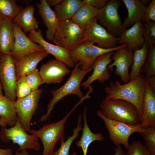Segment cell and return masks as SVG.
Returning <instances> with one entry per match:
<instances>
[{"label":"cell","mask_w":155,"mask_h":155,"mask_svg":"<svg viewBox=\"0 0 155 155\" xmlns=\"http://www.w3.org/2000/svg\"><path fill=\"white\" fill-rule=\"evenodd\" d=\"M142 113L141 123L143 128L155 126V94L146 79L142 100Z\"/></svg>","instance_id":"18"},{"label":"cell","mask_w":155,"mask_h":155,"mask_svg":"<svg viewBox=\"0 0 155 155\" xmlns=\"http://www.w3.org/2000/svg\"><path fill=\"white\" fill-rule=\"evenodd\" d=\"M94 44L91 41H84L69 52L75 64L78 63L82 70H87L91 68L97 58L102 54L127 46L126 44H123L113 49H105L100 48Z\"/></svg>","instance_id":"7"},{"label":"cell","mask_w":155,"mask_h":155,"mask_svg":"<svg viewBox=\"0 0 155 155\" xmlns=\"http://www.w3.org/2000/svg\"><path fill=\"white\" fill-rule=\"evenodd\" d=\"M143 35L145 42L155 45V22L149 21L144 24Z\"/></svg>","instance_id":"35"},{"label":"cell","mask_w":155,"mask_h":155,"mask_svg":"<svg viewBox=\"0 0 155 155\" xmlns=\"http://www.w3.org/2000/svg\"><path fill=\"white\" fill-rule=\"evenodd\" d=\"M114 150L115 153L114 155H127L126 152L123 150L120 145L116 146Z\"/></svg>","instance_id":"41"},{"label":"cell","mask_w":155,"mask_h":155,"mask_svg":"<svg viewBox=\"0 0 155 155\" xmlns=\"http://www.w3.org/2000/svg\"><path fill=\"white\" fill-rule=\"evenodd\" d=\"M96 113L104 122L110 140L116 146L122 144L127 150L130 145L128 142L130 136L135 132L139 133L143 129L141 123L135 125L128 124L106 118L100 110H97Z\"/></svg>","instance_id":"6"},{"label":"cell","mask_w":155,"mask_h":155,"mask_svg":"<svg viewBox=\"0 0 155 155\" xmlns=\"http://www.w3.org/2000/svg\"><path fill=\"white\" fill-rule=\"evenodd\" d=\"M146 77L142 74L137 78L121 84L116 81L111 82L104 90L106 99H120L129 102L136 106L141 120L142 105L145 89Z\"/></svg>","instance_id":"1"},{"label":"cell","mask_w":155,"mask_h":155,"mask_svg":"<svg viewBox=\"0 0 155 155\" xmlns=\"http://www.w3.org/2000/svg\"><path fill=\"white\" fill-rule=\"evenodd\" d=\"M84 40L83 29L70 19L59 21L52 42L70 52Z\"/></svg>","instance_id":"5"},{"label":"cell","mask_w":155,"mask_h":155,"mask_svg":"<svg viewBox=\"0 0 155 155\" xmlns=\"http://www.w3.org/2000/svg\"><path fill=\"white\" fill-rule=\"evenodd\" d=\"M83 4L80 0H62L53 11L59 21L70 20Z\"/></svg>","instance_id":"26"},{"label":"cell","mask_w":155,"mask_h":155,"mask_svg":"<svg viewBox=\"0 0 155 155\" xmlns=\"http://www.w3.org/2000/svg\"><path fill=\"white\" fill-rule=\"evenodd\" d=\"M13 23L15 43L9 54L14 59L34 52L45 51L41 46L36 44L29 38L20 27Z\"/></svg>","instance_id":"17"},{"label":"cell","mask_w":155,"mask_h":155,"mask_svg":"<svg viewBox=\"0 0 155 155\" xmlns=\"http://www.w3.org/2000/svg\"><path fill=\"white\" fill-rule=\"evenodd\" d=\"M4 131L5 136L7 140L12 141L13 144L18 145L19 148L18 151L30 149L36 151L41 148L39 138L34 135L28 134L18 119L14 126L5 128Z\"/></svg>","instance_id":"12"},{"label":"cell","mask_w":155,"mask_h":155,"mask_svg":"<svg viewBox=\"0 0 155 155\" xmlns=\"http://www.w3.org/2000/svg\"><path fill=\"white\" fill-rule=\"evenodd\" d=\"M34 5H28L13 20V22L20 27L25 34L38 28L39 22L34 16Z\"/></svg>","instance_id":"23"},{"label":"cell","mask_w":155,"mask_h":155,"mask_svg":"<svg viewBox=\"0 0 155 155\" xmlns=\"http://www.w3.org/2000/svg\"><path fill=\"white\" fill-rule=\"evenodd\" d=\"M82 102L80 100L62 119L51 123L44 125L38 130L31 129L28 133L40 139L43 149L42 155H53L55 146L58 142L64 140L65 124L67 118L75 108Z\"/></svg>","instance_id":"4"},{"label":"cell","mask_w":155,"mask_h":155,"mask_svg":"<svg viewBox=\"0 0 155 155\" xmlns=\"http://www.w3.org/2000/svg\"><path fill=\"white\" fill-rule=\"evenodd\" d=\"M43 91V88L38 89L24 98L17 99L14 102L18 119L27 132L31 129V121L38 108Z\"/></svg>","instance_id":"9"},{"label":"cell","mask_w":155,"mask_h":155,"mask_svg":"<svg viewBox=\"0 0 155 155\" xmlns=\"http://www.w3.org/2000/svg\"><path fill=\"white\" fill-rule=\"evenodd\" d=\"M39 13L45 25L46 37L49 41H52L58 25L59 21L54 12L47 3L46 0H41L36 3Z\"/></svg>","instance_id":"21"},{"label":"cell","mask_w":155,"mask_h":155,"mask_svg":"<svg viewBox=\"0 0 155 155\" xmlns=\"http://www.w3.org/2000/svg\"><path fill=\"white\" fill-rule=\"evenodd\" d=\"M1 19V18L0 17V20Z\"/></svg>","instance_id":"49"},{"label":"cell","mask_w":155,"mask_h":155,"mask_svg":"<svg viewBox=\"0 0 155 155\" xmlns=\"http://www.w3.org/2000/svg\"><path fill=\"white\" fill-rule=\"evenodd\" d=\"M143 22L149 21L155 22V0H152L147 7L144 16L142 20Z\"/></svg>","instance_id":"38"},{"label":"cell","mask_w":155,"mask_h":155,"mask_svg":"<svg viewBox=\"0 0 155 155\" xmlns=\"http://www.w3.org/2000/svg\"><path fill=\"white\" fill-rule=\"evenodd\" d=\"M128 12V16L123 22V25L125 29L132 26L142 20L147 7L139 0H123Z\"/></svg>","instance_id":"24"},{"label":"cell","mask_w":155,"mask_h":155,"mask_svg":"<svg viewBox=\"0 0 155 155\" xmlns=\"http://www.w3.org/2000/svg\"><path fill=\"white\" fill-rule=\"evenodd\" d=\"M16 81L14 58L10 54H3L0 61V82L5 96L13 102L17 98L15 91Z\"/></svg>","instance_id":"11"},{"label":"cell","mask_w":155,"mask_h":155,"mask_svg":"<svg viewBox=\"0 0 155 155\" xmlns=\"http://www.w3.org/2000/svg\"><path fill=\"white\" fill-rule=\"evenodd\" d=\"M87 107L84 108L83 113L84 121V127L82 129V134L81 139L77 141L76 145L78 147L81 148L83 155H87L88 147L94 141H103L104 137L101 133H94L90 130L87 121Z\"/></svg>","instance_id":"25"},{"label":"cell","mask_w":155,"mask_h":155,"mask_svg":"<svg viewBox=\"0 0 155 155\" xmlns=\"http://www.w3.org/2000/svg\"><path fill=\"white\" fill-rule=\"evenodd\" d=\"M143 26L141 21L131 28L125 29L119 37L118 44H126L128 49L133 51L141 48L145 42L143 35Z\"/></svg>","instance_id":"19"},{"label":"cell","mask_w":155,"mask_h":155,"mask_svg":"<svg viewBox=\"0 0 155 155\" xmlns=\"http://www.w3.org/2000/svg\"><path fill=\"white\" fill-rule=\"evenodd\" d=\"M14 43L12 20L1 18L0 20V52L3 54H9Z\"/></svg>","instance_id":"22"},{"label":"cell","mask_w":155,"mask_h":155,"mask_svg":"<svg viewBox=\"0 0 155 155\" xmlns=\"http://www.w3.org/2000/svg\"><path fill=\"white\" fill-rule=\"evenodd\" d=\"M15 91L17 99L24 98L32 92L28 84L26 75L21 76L17 80L15 85Z\"/></svg>","instance_id":"34"},{"label":"cell","mask_w":155,"mask_h":155,"mask_svg":"<svg viewBox=\"0 0 155 155\" xmlns=\"http://www.w3.org/2000/svg\"><path fill=\"white\" fill-rule=\"evenodd\" d=\"M0 116L11 127L15 125L18 119L14 102L5 96L0 97Z\"/></svg>","instance_id":"29"},{"label":"cell","mask_w":155,"mask_h":155,"mask_svg":"<svg viewBox=\"0 0 155 155\" xmlns=\"http://www.w3.org/2000/svg\"><path fill=\"white\" fill-rule=\"evenodd\" d=\"M114 51L107 52L99 56L95 60L91 68L93 70L92 74L88 76L87 80L81 83L80 86L85 90L96 80L100 83H104L108 80L111 75L107 66L112 61L111 58Z\"/></svg>","instance_id":"16"},{"label":"cell","mask_w":155,"mask_h":155,"mask_svg":"<svg viewBox=\"0 0 155 155\" xmlns=\"http://www.w3.org/2000/svg\"><path fill=\"white\" fill-rule=\"evenodd\" d=\"M49 54L45 51H36L14 59L17 80L36 68L38 63Z\"/></svg>","instance_id":"20"},{"label":"cell","mask_w":155,"mask_h":155,"mask_svg":"<svg viewBox=\"0 0 155 155\" xmlns=\"http://www.w3.org/2000/svg\"><path fill=\"white\" fill-rule=\"evenodd\" d=\"M150 46L148 43L145 42L141 48L133 51V63L129 74L130 80L137 78L141 75L140 70L147 59Z\"/></svg>","instance_id":"27"},{"label":"cell","mask_w":155,"mask_h":155,"mask_svg":"<svg viewBox=\"0 0 155 155\" xmlns=\"http://www.w3.org/2000/svg\"><path fill=\"white\" fill-rule=\"evenodd\" d=\"M82 119L81 115H79L77 125L76 127L73 129L72 135L69 137L66 141L65 142L64 140L60 141L61 145L60 147L57 150L54 152L53 155H70L69 150L71 144L78 137L79 132L82 129Z\"/></svg>","instance_id":"31"},{"label":"cell","mask_w":155,"mask_h":155,"mask_svg":"<svg viewBox=\"0 0 155 155\" xmlns=\"http://www.w3.org/2000/svg\"><path fill=\"white\" fill-rule=\"evenodd\" d=\"M84 41L97 44L101 48L108 49L117 47L119 38L110 34L98 22L97 17L93 18L83 29Z\"/></svg>","instance_id":"10"},{"label":"cell","mask_w":155,"mask_h":155,"mask_svg":"<svg viewBox=\"0 0 155 155\" xmlns=\"http://www.w3.org/2000/svg\"><path fill=\"white\" fill-rule=\"evenodd\" d=\"M46 1L50 6L54 7L57 6L60 3L62 0H46Z\"/></svg>","instance_id":"43"},{"label":"cell","mask_w":155,"mask_h":155,"mask_svg":"<svg viewBox=\"0 0 155 155\" xmlns=\"http://www.w3.org/2000/svg\"><path fill=\"white\" fill-rule=\"evenodd\" d=\"M140 1L146 7L151 2V1L150 0H140Z\"/></svg>","instance_id":"46"},{"label":"cell","mask_w":155,"mask_h":155,"mask_svg":"<svg viewBox=\"0 0 155 155\" xmlns=\"http://www.w3.org/2000/svg\"><path fill=\"white\" fill-rule=\"evenodd\" d=\"M133 51L129 49L127 46L117 49L111 56L113 62L107 66L110 72L113 71L114 66L116 67L115 74L120 76L124 84L130 81L129 70L133 63Z\"/></svg>","instance_id":"13"},{"label":"cell","mask_w":155,"mask_h":155,"mask_svg":"<svg viewBox=\"0 0 155 155\" xmlns=\"http://www.w3.org/2000/svg\"><path fill=\"white\" fill-rule=\"evenodd\" d=\"M34 42L41 46L49 54H51L57 59L65 64L67 67L73 68L75 64L70 55L69 52L60 46L51 44L43 38L41 30H32L27 36Z\"/></svg>","instance_id":"14"},{"label":"cell","mask_w":155,"mask_h":155,"mask_svg":"<svg viewBox=\"0 0 155 155\" xmlns=\"http://www.w3.org/2000/svg\"><path fill=\"white\" fill-rule=\"evenodd\" d=\"M71 71L62 62L55 59H51L40 67L39 72L42 79L41 84H60Z\"/></svg>","instance_id":"15"},{"label":"cell","mask_w":155,"mask_h":155,"mask_svg":"<svg viewBox=\"0 0 155 155\" xmlns=\"http://www.w3.org/2000/svg\"><path fill=\"white\" fill-rule=\"evenodd\" d=\"M146 79L148 82L153 91L155 93V75L148 77H146Z\"/></svg>","instance_id":"40"},{"label":"cell","mask_w":155,"mask_h":155,"mask_svg":"<svg viewBox=\"0 0 155 155\" xmlns=\"http://www.w3.org/2000/svg\"><path fill=\"white\" fill-rule=\"evenodd\" d=\"M99 10L83 3L71 19L83 29L94 18L97 17Z\"/></svg>","instance_id":"28"},{"label":"cell","mask_w":155,"mask_h":155,"mask_svg":"<svg viewBox=\"0 0 155 155\" xmlns=\"http://www.w3.org/2000/svg\"><path fill=\"white\" fill-rule=\"evenodd\" d=\"M73 68L71 71L70 76L64 84L59 88L50 91L53 96L47 105L46 112L39 118L38 123L47 121L51 116L55 105L67 96L74 94L80 99L84 97L83 93L80 89L81 82L85 75L92 71V69L82 70L78 63L75 64Z\"/></svg>","instance_id":"2"},{"label":"cell","mask_w":155,"mask_h":155,"mask_svg":"<svg viewBox=\"0 0 155 155\" xmlns=\"http://www.w3.org/2000/svg\"><path fill=\"white\" fill-rule=\"evenodd\" d=\"M3 88L0 82V97L3 96V93L2 92Z\"/></svg>","instance_id":"47"},{"label":"cell","mask_w":155,"mask_h":155,"mask_svg":"<svg viewBox=\"0 0 155 155\" xmlns=\"http://www.w3.org/2000/svg\"><path fill=\"white\" fill-rule=\"evenodd\" d=\"M14 155H30L26 150L17 152Z\"/></svg>","instance_id":"44"},{"label":"cell","mask_w":155,"mask_h":155,"mask_svg":"<svg viewBox=\"0 0 155 155\" xmlns=\"http://www.w3.org/2000/svg\"><path fill=\"white\" fill-rule=\"evenodd\" d=\"M139 133L143 138L151 155H155V126L143 128Z\"/></svg>","instance_id":"32"},{"label":"cell","mask_w":155,"mask_h":155,"mask_svg":"<svg viewBox=\"0 0 155 155\" xmlns=\"http://www.w3.org/2000/svg\"><path fill=\"white\" fill-rule=\"evenodd\" d=\"M0 155H13L12 150L10 148L3 149L0 148Z\"/></svg>","instance_id":"42"},{"label":"cell","mask_w":155,"mask_h":155,"mask_svg":"<svg viewBox=\"0 0 155 155\" xmlns=\"http://www.w3.org/2000/svg\"><path fill=\"white\" fill-rule=\"evenodd\" d=\"M24 8L15 0H0V17L12 20Z\"/></svg>","instance_id":"30"},{"label":"cell","mask_w":155,"mask_h":155,"mask_svg":"<svg viewBox=\"0 0 155 155\" xmlns=\"http://www.w3.org/2000/svg\"><path fill=\"white\" fill-rule=\"evenodd\" d=\"M3 55V54L0 52V61Z\"/></svg>","instance_id":"48"},{"label":"cell","mask_w":155,"mask_h":155,"mask_svg":"<svg viewBox=\"0 0 155 155\" xmlns=\"http://www.w3.org/2000/svg\"><path fill=\"white\" fill-rule=\"evenodd\" d=\"M7 125L6 122L0 116V126L4 127H6Z\"/></svg>","instance_id":"45"},{"label":"cell","mask_w":155,"mask_h":155,"mask_svg":"<svg viewBox=\"0 0 155 155\" xmlns=\"http://www.w3.org/2000/svg\"><path fill=\"white\" fill-rule=\"evenodd\" d=\"M83 3L90 6L99 10L102 8L107 3L108 0H84Z\"/></svg>","instance_id":"39"},{"label":"cell","mask_w":155,"mask_h":155,"mask_svg":"<svg viewBox=\"0 0 155 155\" xmlns=\"http://www.w3.org/2000/svg\"><path fill=\"white\" fill-rule=\"evenodd\" d=\"M126 152L127 155H151L145 145L139 140L133 142Z\"/></svg>","instance_id":"37"},{"label":"cell","mask_w":155,"mask_h":155,"mask_svg":"<svg viewBox=\"0 0 155 155\" xmlns=\"http://www.w3.org/2000/svg\"><path fill=\"white\" fill-rule=\"evenodd\" d=\"M147 59L141 68L140 72L146 77L155 75V45H150Z\"/></svg>","instance_id":"33"},{"label":"cell","mask_w":155,"mask_h":155,"mask_svg":"<svg viewBox=\"0 0 155 155\" xmlns=\"http://www.w3.org/2000/svg\"><path fill=\"white\" fill-rule=\"evenodd\" d=\"M121 4L119 0H108L99 10L96 17L99 24L110 34L117 38H119L125 29L118 13L119 8Z\"/></svg>","instance_id":"8"},{"label":"cell","mask_w":155,"mask_h":155,"mask_svg":"<svg viewBox=\"0 0 155 155\" xmlns=\"http://www.w3.org/2000/svg\"><path fill=\"white\" fill-rule=\"evenodd\" d=\"M26 76L28 84L32 91L38 89L39 86L41 84L42 79L36 67L28 73Z\"/></svg>","instance_id":"36"},{"label":"cell","mask_w":155,"mask_h":155,"mask_svg":"<svg viewBox=\"0 0 155 155\" xmlns=\"http://www.w3.org/2000/svg\"><path fill=\"white\" fill-rule=\"evenodd\" d=\"M100 107L103 115L108 119L131 125L141 123L137 108L125 100L104 98L100 103Z\"/></svg>","instance_id":"3"}]
</instances>
